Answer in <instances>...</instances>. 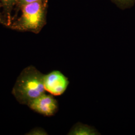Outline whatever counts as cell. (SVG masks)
<instances>
[{"instance_id":"cell-4","label":"cell","mask_w":135,"mask_h":135,"mask_svg":"<svg viewBox=\"0 0 135 135\" xmlns=\"http://www.w3.org/2000/svg\"><path fill=\"white\" fill-rule=\"evenodd\" d=\"M28 106L33 111L47 117L54 116L58 110L57 101L52 95L45 93L31 102Z\"/></svg>"},{"instance_id":"cell-1","label":"cell","mask_w":135,"mask_h":135,"mask_svg":"<svg viewBox=\"0 0 135 135\" xmlns=\"http://www.w3.org/2000/svg\"><path fill=\"white\" fill-rule=\"evenodd\" d=\"M49 0L29 3L17 7L21 14L13 20L10 28L21 32H29L39 34L47 24Z\"/></svg>"},{"instance_id":"cell-9","label":"cell","mask_w":135,"mask_h":135,"mask_svg":"<svg viewBox=\"0 0 135 135\" xmlns=\"http://www.w3.org/2000/svg\"><path fill=\"white\" fill-rule=\"evenodd\" d=\"M43 1V0H18V3L16 7H15V9L21 5H24L29 3H32V2H36V1Z\"/></svg>"},{"instance_id":"cell-8","label":"cell","mask_w":135,"mask_h":135,"mask_svg":"<svg viewBox=\"0 0 135 135\" xmlns=\"http://www.w3.org/2000/svg\"><path fill=\"white\" fill-rule=\"evenodd\" d=\"M0 24L3 25L7 27H9V25L7 21V20L5 19V17L3 13V8H2V5L0 2Z\"/></svg>"},{"instance_id":"cell-2","label":"cell","mask_w":135,"mask_h":135,"mask_svg":"<svg viewBox=\"0 0 135 135\" xmlns=\"http://www.w3.org/2000/svg\"><path fill=\"white\" fill-rule=\"evenodd\" d=\"M45 75L33 66L27 67L20 73L12 93L20 104L28 105L35 99L45 93Z\"/></svg>"},{"instance_id":"cell-3","label":"cell","mask_w":135,"mask_h":135,"mask_svg":"<svg viewBox=\"0 0 135 135\" xmlns=\"http://www.w3.org/2000/svg\"><path fill=\"white\" fill-rule=\"evenodd\" d=\"M69 84L68 79L59 71H54L45 75V89L53 96L62 95L67 90Z\"/></svg>"},{"instance_id":"cell-7","label":"cell","mask_w":135,"mask_h":135,"mask_svg":"<svg viewBox=\"0 0 135 135\" xmlns=\"http://www.w3.org/2000/svg\"><path fill=\"white\" fill-rule=\"evenodd\" d=\"M121 10L132 8L135 4V0H110Z\"/></svg>"},{"instance_id":"cell-5","label":"cell","mask_w":135,"mask_h":135,"mask_svg":"<svg viewBox=\"0 0 135 135\" xmlns=\"http://www.w3.org/2000/svg\"><path fill=\"white\" fill-rule=\"evenodd\" d=\"M0 2L2 5L3 13L8 23V27L9 28L13 20L12 12L17 5L18 0H0Z\"/></svg>"},{"instance_id":"cell-6","label":"cell","mask_w":135,"mask_h":135,"mask_svg":"<svg viewBox=\"0 0 135 135\" xmlns=\"http://www.w3.org/2000/svg\"><path fill=\"white\" fill-rule=\"evenodd\" d=\"M69 135H97V132L92 127L84 125L81 123H78L73 127L69 132Z\"/></svg>"}]
</instances>
